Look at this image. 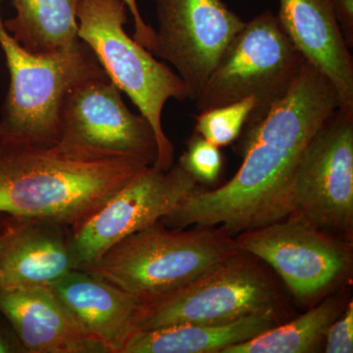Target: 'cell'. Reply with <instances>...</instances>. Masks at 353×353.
<instances>
[{
  "label": "cell",
  "instance_id": "1",
  "mask_svg": "<svg viewBox=\"0 0 353 353\" xmlns=\"http://www.w3.org/2000/svg\"><path fill=\"white\" fill-rule=\"evenodd\" d=\"M340 108L336 88L304 58L287 94L246 123L236 175L213 190L196 188L161 222L185 229L224 227L232 234L285 219L297 166L323 125Z\"/></svg>",
  "mask_w": 353,
  "mask_h": 353
},
{
  "label": "cell",
  "instance_id": "2",
  "mask_svg": "<svg viewBox=\"0 0 353 353\" xmlns=\"http://www.w3.org/2000/svg\"><path fill=\"white\" fill-rule=\"evenodd\" d=\"M150 166L68 136L50 145L0 138V212L74 228Z\"/></svg>",
  "mask_w": 353,
  "mask_h": 353
},
{
  "label": "cell",
  "instance_id": "3",
  "mask_svg": "<svg viewBox=\"0 0 353 353\" xmlns=\"http://www.w3.org/2000/svg\"><path fill=\"white\" fill-rule=\"evenodd\" d=\"M232 236L222 226L185 231L159 221L123 239L82 270L148 303L240 252Z\"/></svg>",
  "mask_w": 353,
  "mask_h": 353
},
{
  "label": "cell",
  "instance_id": "4",
  "mask_svg": "<svg viewBox=\"0 0 353 353\" xmlns=\"http://www.w3.org/2000/svg\"><path fill=\"white\" fill-rule=\"evenodd\" d=\"M126 7L123 0H79V38L148 121L157 143L152 166L168 171L174 165V148L164 132L162 112L169 99L185 101L189 92L178 74L128 36Z\"/></svg>",
  "mask_w": 353,
  "mask_h": 353
},
{
  "label": "cell",
  "instance_id": "5",
  "mask_svg": "<svg viewBox=\"0 0 353 353\" xmlns=\"http://www.w3.org/2000/svg\"><path fill=\"white\" fill-rule=\"evenodd\" d=\"M0 0V48L10 83L0 117V138L50 145L60 141L62 108L78 83L103 73L94 52L81 41L75 48L34 54L7 31Z\"/></svg>",
  "mask_w": 353,
  "mask_h": 353
},
{
  "label": "cell",
  "instance_id": "6",
  "mask_svg": "<svg viewBox=\"0 0 353 353\" xmlns=\"http://www.w3.org/2000/svg\"><path fill=\"white\" fill-rule=\"evenodd\" d=\"M304 57L270 10L245 23L227 46L194 101L199 112L252 97L248 122L261 118L285 97Z\"/></svg>",
  "mask_w": 353,
  "mask_h": 353
},
{
  "label": "cell",
  "instance_id": "7",
  "mask_svg": "<svg viewBox=\"0 0 353 353\" xmlns=\"http://www.w3.org/2000/svg\"><path fill=\"white\" fill-rule=\"evenodd\" d=\"M276 303L271 281L248 253L239 252L183 287L145 303L138 332L175 324H225L275 311Z\"/></svg>",
  "mask_w": 353,
  "mask_h": 353
},
{
  "label": "cell",
  "instance_id": "8",
  "mask_svg": "<svg viewBox=\"0 0 353 353\" xmlns=\"http://www.w3.org/2000/svg\"><path fill=\"white\" fill-rule=\"evenodd\" d=\"M288 217L322 231L352 232L353 111L336 109L311 139L294 174Z\"/></svg>",
  "mask_w": 353,
  "mask_h": 353
},
{
  "label": "cell",
  "instance_id": "9",
  "mask_svg": "<svg viewBox=\"0 0 353 353\" xmlns=\"http://www.w3.org/2000/svg\"><path fill=\"white\" fill-rule=\"evenodd\" d=\"M199 183L180 164L168 171L148 167L69 236L75 270L94 264L111 246L170 214Z\"/></svg>",
  "mask_w": 353,
  "mask_h": 353
},
{
  "label": "cell",
  "instance_id": "10",
  "mask_svg": "<svg viewBox=\"0 0 353 353\" xmlns=\"http://www.w3.org/2000/svg\"><path fill=\"white\" fill-rule=\"evenodd\" d=\"M158 31L150 52L173 65L196 101L245 22L222 0H157Z\"/></svg>",
  "mask_w": 353,
  "mask_h": 353
},
{
  "label": "cell",
  "instance_id": "11",
  "mask_svg": "<svg viewBox=\"0 0 353 353\" xmlns=\"http://www.w3.org/2000/svg\"><path fill=\"white\" fill-rule=\"evenodd\" d=\"M234 241L240 252L270 265L299 299L321 292L350 264L343 243L294 217L241 232Z\"/></svg>",
  "mask_w": 353,
  "mask_h": 353
},
{
  "label": "cell",
  "instance_id": "12",
  "mask_svg": "<svg viewBox=\"0 0 353 353\" xmlns=\"http://www.w3.org/2000/svg\"><path fill=\"white\" fill-rule=\"evenodd\" d=\"M61 118L63 136L99 150L136 155L152 165L157 161L152 126L141 114L129 110L105 72L83 81L69 92Z\"/></svg>",
  "mask_w": 353,
  "mask_h": 353
},
{
  "label": "cell",
  "instance_id": "13",
  "mask_svg": "<svg viewBox=\"0 0 353 353\" xmlns=\"http://www.w3.org/2000/svg\"><path fill=\"white\" fill-rule=\"evenodd\" d=\"M54 296L88 336L106 353H122L138 332L145 301L83 270L50 285Z\"/></svg>",
  "mask_w": 353,
  "mask_h": 353
},
{
  "label": "cell",
  "instance_id": "14",
  "mask_svg": "<svg viewBox=\"0 0 353 353\" xmlns=\"http://www.w3.org/2000/svg\"><path fill=\"white\" fill-rule=\"evenodd\" d=\"M278 20L306 60L336 88L340 109L353 111V60L334 0H279Z\"/></svg>",
  "mask_w": 353,
  "mask_h": 353
},
{
  "label": "cell",
  "instance_id": "15",
  "mask_svg": "<svg viewBox=\"0 0 353 353\" xmlns=\"http://www.w3.org/2000/svg\"><path fill=\"white\" fill-rule=\"evenodd\" d=\"M3 234L0 252V289L50 288L75 270L69 238L62 225L20 219Z\"/></svg>",
  "mask_w": 353,
  "mask_h": 353
},
{
  "label": "cell",
  "instance_id": "16",
  "mask_svg": "<svg viewBox=\"0 0 353 353\" xmlns=\"http://www.w3.org/2000/svg\"><path fill=\"white\" fill-rule=\"evenodd\" d=\"M0 311L32 353H106L88 336L50 288L0 289Z\"/></svg>",
  "mask_w": 353,
  "mask_h": 353
},
{
  "label": "cell",
  "instance_id": "17",
  "mask_svg": "<svg viewBox=\"0 0 353 353\" xmlns=\"http://www.w3.org/2000/svg\"><path fill=\"white\" fill-rule=\"evenodd\" d=\"M277 325L275 311L254 313L225 324H175L139 331L122 353H221Z\"/></svg>",
  "mask_w": 353,
  "mask_h": 353
},
{
  "label": "cell",
  "instance_id": "18",
  "mask_svg": "<svg viewBox=\"0 0 353 353\" xmlns=\"http://www.w3.org/2000/svg\"><path fill=\"white\" fill-rule=\"evenodd\" d=\"M16 16L4 21L7 31L34 54L48 55L75 48L79 0H13Z\"/></svg>",
  "mask_w": 353,
  "mask_h": 353
},
{
  "label": "cell",
  "instance_id": "19",
  "mask_svg": "<svg viewBox=\"0 0 353 353\" xmlns=\"http://www.w3.org/2000/svg\"><path fill=\"white\" fill-rule=\"evenodd\" d=\"M340 316L334 301L311 309L287 324L272 327L250 340L231 345L221 353H304L312 352Z\"/></svg>",
  "mask_w": 353,
  "mask_h": 353
},
{
  "label": "cell",
  "instance_id": "20",
  "mask_svg": "<svg viewBox=\"0 0 353 353\" xmlns=\"http://www.w3.org/2000/svg\"><path fill=\"white\" fill-rule=\"evenodd\" d=\"M256 105L252 97L199 112L194 132L218 148L227 146L240 138L250 114Z\"/></svg>",
  "mask_w": 353,
  "mask_h": 353
},
{
  "label": "cell",
  "instance_id": "21",
  "mask_svg": "<svg viewBox=\"0 0 353 353\" xmlns=\"http://www.w3.org/2000/svg\"><path fill=\"white\" fill-rule=\"evenodd\" d=\"M219 148L194 132L188 141L187 150L180 157L179 164L197 183H215L223 166Z\"/></svg>",
  "mask_w": 353,
  "mask_h": 353
},
{
  "label": "cell",
  "instance_id": "22",
  "mask_svg": "<svg viewBox=\"0 0 353 353\" xmlns=\"http://www.w3.org/2000/svg\"><path fill=\"white\" fill-rule=\"evenodd\" d=\"M327 353L353 352V303L347 304L343 315L336 318L327 331Z\"/></svg>",
  "mask_w": 353,
  "mask_h": 353
},
{
  "label": "cell",
  "instance_id": "23",
  "mask_svg": "<svg viewBox=\"0 0 353 353\" xmlns=\"http://www.w3.org/2000/svg\"><path fill=\"white\" fill-rule=\"evenodd\" d=\"M129 8L134 22V39L143 46L145 50L150 51L154 46L155 30L146 24L139 13L137 0H123Z\"/></svg>",
  "mask_w": 353,
  "mask_h": 353
},
{
  "label": "cell",
  "instance_id": "24",
  "mask_svg": "<svg viewBox=\"0 0 353 353\" xmlns=\"http://www.w3.org/2000/svg\"><path fill=\"white\" fill-rule=\"evenodd\" d=\"M334 11L348 48L353 46V0H334Z\"/></svg>",
  "mask_w": 353,
  "mask_h": 353
},
{
  "label": "cell",
  "instance_id": "25",
  "mask_svg": "<svg viewBox=\"0 0 353 353\" xmlns=\"http://www.w3.org/2000/svg\"><path fill=\"white\" fill-rule=\"evenodd\" d=\"M10 347H9L8 343H7V341L4 340L3 338H2L1 336H0V353H6V352H10Z\"/></svg>",
  "mask_w": 353,
  "mask_h": 353
},
{
  "label": "cell",
  "instance_id": "26",
  "mask_svg": "<svg viewBox=\"0 0 353 353\" xmlns=\"http://www.w3.org/2000/svg\"><path fill=\"white\" fill-rule=\"evenodd\" d=\"M2 241H3V234H0V252H1Z\"/></svg>",
  "mask_w": 353,
  "mask_h": 353
}]
</instances>
